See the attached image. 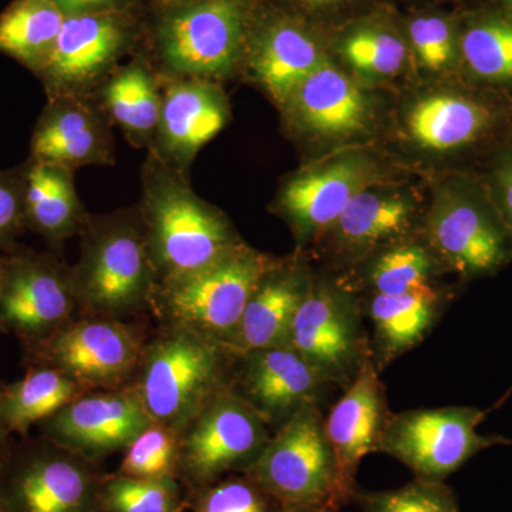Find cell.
Listing matches in <instances>:
<instances>
[{
  "label": "cell",
  "instance_id": "obj_1",
  "mask_svg": "<svg viewBox=\"0 0 512 512\" xmlns=\"http://www.w3.org/2000/svg\"><path fill=\"white\" fill-rule=\"evenodd\" d=\"M244 474L279 512H342L355 495L340 474L320 404L303 407L278 427Z\"/></svg>",
  "mask_w": 512,
  "mask_h": 512
},
{
  "label": "cell",
  "instance_id": "obj_2",
  "mask_svg": "<svg viewBox=\"0 0 512 512\" xmlns=\"http://www.w3.org/2000/svg\"><path fill=\"white\" fill-rule=\"evenodd\" d=\"M144 195L147 251L167 282L200 271L242 242L227 218L165 168H151Z\"/></svg>",
  "mask_w": 512,
  "mask_h": 512
},
{
  "label": "cell",
  "instance_id": "obj_3",
  "mask_svg": "<svg viewBox=\"0 0 512 512\" xmlns=\"http://www.w3.org/2000/svg\"><path fill=\"white\" fill-rule=\"evenodd\" d=\"M227 356L234 355L183 328L154 345L137 392L151 421L173 430L191 423L215 394L228 387Z\"/></svg>",
  "mask_w": 512,
  "mask_h": 512
},
{
  "label": "cell",
  "instance_id": "obj_4",
  "mask_svg": "<svg viewBox=\"0 0 512 512\" xmlns=\"http://www.w3.org/2000/svg\"><path fill=\"white\" fill-rule=\"evenodd\" d=\"M275 264L254 249L238 245L200 271L167 282L165 308L181 328L229 350L249 298Z\"/></svg>",
  "mask_w": 512,
  "mask_h": 512
},
{
  "label": "cell",
  "instance_id": "obj_5",
  "mask_svg": "<svg viewBox=\"0 0 512 512\" xmlns=\"http://www.w3.org/2000/svg\"><path fill=\"white\" fill-rule=\"evenodd\" d=\"M484 410L470 406L434 407L390 414L380 453L396 458L414 477L446 481L481 451L512 446L503 436H484Z\"/></svg>",
  "mask_w": 512,
  "mask_h": 512
},
{
  "label": "cell",
  "instance_id": "obj_6",
  "mask_svg": "<svg viewBox=\"0 0 512 512\" xmlns=\"http://www.w3.org/2000/svg\"><path fill=\"white\" fill-rule=\"evenodd\" d=\"M362 301L340 281L312 275L288 343L333 386L348 387L372 352L363 330Z\"/></svg>",
  "mask_w": 512,
  "mask_h": 512
},
{
  "label": "cell",
  "instance_id": "obj_7",
  "mask_svg": "<svg viewBox=\"0 0 512 512\" xmlns=\"http://www.w3.org/2000/svg\"><path fill=\"white\" fill-rule=\"evenodd\" d=\"M421 237L444 269L461 278L497 274L512 261V237L490 198L468 191L437 195Z\"/></svg>",
  "mask_w": 512,
  "mask_h": 512
},
{
  "label": "cell",
  "instance_id": "obj_8",
  "mask_svg": "<svg viewBox=\"0 0 512 512\" xmlns=\"http://www.w3.org/2000/svg\"><path fill=\"white\" fill-rule=\"evenodd\" d=\"M251 0H190L163 20L165 63L192 77L227 76L248 47Z\"/></svg>",
  "mask_w": 512,
  "mask_h": 512
},
{
  "label": "cell",
  "instance_id": "obj_9",
  "mask_svg": "<svg viewBox=\"0 0 512 512\" xmlns=\"http://www.w3.org/2000/svg\"><path fill=\"white\" fill-rule=\"evenodd\" d=\"M266 426L234 387H225L194 417L180 441V478L192 491L234 471L244 473L271 439Z\"/></svg>",
  "mask_w": 512,
  "mask_h": 512
},
{
  "label": "cell",
  "instance_id": "obj_10",
  "mask_svg": "<svg viewBox=\"0 0 512 512\" xmlns=\"http://www.w3.org/2000/svg\"><path fill=\"white\" fill-rule=\"evenodd\" d=\"M103 480L77 454L35 447L8 457L0 468L5 512H100Z\"/></svg>",
  "mask_w": 512,
  "mask_h": 512
},
{
  "label": "cell",
  "instance_id": "obj_11",
  "mask_svg": "<svg viewBox=\"0 0 512 512\" xmlns=\"http://www.w3.org/2000/svg\"><path fill=\"white\" fill-rule=\"evenodd\" d=\"M153 272L146 239L131 225L116 222L89 238L70 278L74 295L93 311L116 315L146 298Z\"/></svg>",
  "mask_w": 512,
  "mask_h": 512
},
{
  "label": "cell",
  "instance_id": "obj_12",
  "mask_svg": "<svg viewBox=\"0 0 512 512\" xmlns=\"http://www.w3.org/2000/svg\"><path fill=\"white\" fill-rule=\"evenodd\" d=\"M72 278L53 259L18 254L5 259L0 328L37 343L64 326L73 311Z\"/></svg>",
  "mask_w": 512,
  "mask_h": 512
},
{
  "label": "cell",
  "instance_id": "obj_13",
  "mask_svg": "<svg viewBox=\"0 0 512 512\" xmlns=\"http://www.w3.org/2000/svg\"><path fill=\"white\" fill-rule=\"evenodd\" d=\"M376 180L373 161L363 154H346L289 180L279 195V210L301 244L319 241L352 198Z\"/></svg>",
  "mask_w": 512,
  "mask_h": 512
},
{
  "label": "cell",
  "instance_id": "obj_14",
  "mask_svg": "<svg viewBox=\"0 0 512 512\" xmlns=\"http://www.w3.org/2000/svg\"><path fill=\"white\" fill-rule=\"evenodd\" d=\"M235 392L268 424L281 427L303 407L320 404L333 384L291 346L256 349L239 356Z\"/></svg>",
  "mask_w": 512,
  "mask_h": 512
},
{
  "label": "cell",
  "instance_id": "obj_15",
  "mask_svg": "<svg viewBox=\"0 0 512 512\" xmlns=\"http://www.w3.org/2000/svg\"><path fill=\"white\" fill-rule=\"evenodd\" d=\"M46 421L57 447L86 457L126 448L153 423L140 396L128 392L76 397Z\"/></svg>",
  "mask_w": 512,
  "mask_h": 512
},
{
  "label": "cell",
  "instance_id": "obj_16",
  "mask_svg": "<svg viewBox=\"0 0 512 512\" xmlns=\"http://www.w3.org/2000/svg\"><path fill=\"white\" fill-rule=\"evenodd\" d=\"M40 359L79 386L119 382L136 365L138 343L116 322L87 320L62 326L36 343Z\"/></svg>",
  "mask_w": 512,
  "mask_h": 512
},
{
  "label": "cell",
  "instance_id": "obj_17",
  "mask_svg": "<svg viewBox=\"0 0 512 512\" xmlns=\"http://www.w3.org/2000/svg\"><path fill=\"white\" fill-rule=\"evenodd\" d=\"M373 362L372 352L363 360L353 382L325 419V431L335 451L343 481L353 493L363 458L380 453L389 421L386 389Z\"/></svg>",
  "mask_w": 512,
  "mask_h": 512
},
{
  "label": "cell",
  "instance_id": "obj_18",
  "mask_svg": "<svg viewBox=\"0 0 512 512\" xmlns=\"http://www.w3.org/2000/svg\"><path fill=\"white\" fill-rule=\"evenodd\" d=\"M417 238L413 201L373 187L360 191L319 241L340 261L356 264L380 249Z\"/></svg>",
  "mask_w": 512,
  "mask_h": 512
},
{
  "label": "cell",
  "instance_id": "obj_19",
  "mask_svg": "<svg viewBox=\"0 0 512 512\" xmlns=\"http://www.w3.org/2000/svg\"><path fill=\"white\" fill-rule=\"evenodd\" d=\"M126 30L113 12L67 16L40 79L52 97L92 82L123 47Z\"/></svg>",
  "mask_w": 512,
  "mask_h": 512
},
{
  "label": "cell",
  "instance_id": "obj_20",
  "mask_svg": "<svg viewBox=\"0 0 512 512\" xmlns=\"http://www.w3.org/2000/svg\"><path fill=\"white\" fill-rule=\"evenodd\" d=\"M285 106L301 130L328 140L362 136L372 124L369 97L330 60L298 87Z\"/></svg>",
  "mask_w": 512,
  "mask_h": 512
},
{
  "label": "cell",
  "instance_id": "obj_21",
  "mask_svg": "<svg viewBox=\"0 0 512 512\" xmlns=\"http://www.w3.org/2000/svg\"><path fill=\"white\" fill-rule=\"evenodd\" d=\"M249 56L256 79L282 104L330 60L315 30L289 15L275 16L256 29Z\"/></svg>",
  "mask_w": 512,
  "mask_h": 512
},
{
  "label": "cell",
  "instance_id": "obj_22",
  "mask_svg": "<svg viewBox=\"0 0 512 512\" xmlns=\"http://www.w3.org/2000/svg\"><path fill=\"white\" fill-rule=\"evenodd\" d=\"M450 296L430 286L400 295H370L366 305L362 302L363 315L373 326L370 349L379 372L427 338L446 311Z\"/></svg>",
  "mask_w": 512,
  "mask_h": 512
},
{
  "label": "cell",
  "instance_id": "obj_23",
  "mask_svg": "<svg viewBox=\"0 0 512 512\" xmlns=\"http://www.w3.org/2000/svg\"><path fill=\"white\" fill-rule=\"evenodd\" d=\"M312 274L299 264L276 262L259 281L247 303L231 345L234 356L288 343L296 311L311 286Z\"/></svg>",
  "mask_w": 512,
  "mask_h": 512
},
{
  "label": "cell",
  "instance_id": "obj_24",
  "mask_svg": "<svg viewBox=\"0 0 512 512\" xmlns=\"http://www.w3.org/2000/svg\"><path fill=\"white\" fill-rule=\"evenodd\" d=\"M109 157V134L97 114L72 94L52 97L33 131L32 160L72 171Z\"/></svg>",
  "mask_w": 512,
  "mask_h": 512
},
{
  "label": "cell",
  "instance_id": "obj_25",
  "mask_svg": "<svg viewBox=\"0 0 512 512\" xmlns=\"http://www.w3.org/2000/svg\"><path fill=\"white\" fill-rule=\"evenodd\" d=\"M225 97L214 84L191 80L174 84L161 104L158 136L165 153L188 163L227 123Z\"/></svg>",
  "mask_w": 512,
  "mask_h": 512
},
{
  "label": "cell",
  "instance_id": "obj_26",
  "mask_svg": "<svg viewBox=\"0 0 512 512\" xmlns=\"http://www.w3.org/2000/svg\"><path fill=\"white\" fill-rule=\"evenodd\" d=\"M493 124V114L477 100L456 93L421 97L407 113L410 138L424 150L446 153L476 143Z\"/></svg>",
  "mask_w": 512,
  "mask_h": 512
},
{
  "label": "cell",
  "instance_id": "obj_27",
  "mask_svg": "<svg viewBox=\"0 0 512 512\" xmlns=\"http://www.w3.org/2000/svg\"><path fill=\"white\" fill-rule=\"evenodd\" d=\"M80 217L82 208L72 171L30 158L26 164L25 227L59 241L76 231Z\"/></svg>",
  "mask_w": 512,
  "mask_h": 512
},
{
  "label": "cell",
  "instance_id": "obj_28",
  "mask_svg": "<svg viewBox=\"0 0 512 512\" xmlns=\"http://www.w3.org/2000/svg\"><path fill=\"white\" fill-rule=\"evenodd\" d=\"M335 49L353 72L373 80L396 76L409 55L406 36L379 13L340 28Z\"/></svg>",
  "mask_w": 512,
  "mask_h": 512
},
{
  "label": "cell",
  "instance_id": "obj_29",
  "mask_svg": "<svg viewBox=\"0 0 512 512\" xmlns=\"http://www.w3.org/2000/svg\"><path fill=\"white\" fill-rule=\"evenodd\" d=\"M66 18L56 0H13L0 13V53L39 74Z\"/></svg>",
  "mask_w": 512,
  "mask_h": 512
},
{
  "label": "cell",
  "instance_id": "obj_30",
  "mask_svg": "<svg viewBox=\"0 0 512 512\" xmlns=\"http://www.w3.org/2000/svg\"><path fill=\"white\" fill-rule=\"evenodd\" d=\"M357 288L370 295H400L434 286V275L444 272L423 237L380 249L360 261ZM352 292H356V289Z\"/></svg>",
  "mask_w": 512,
  "mask_h": 512
},
{
  "label": "cell",
  "instance_id": "obj_31",
  "mask_svg": "<svg viewBox=\"0 0 512 512\" xmlns=\"http://www.w3.org/2000/svg\"><path fill=\"white\" fill-rule=\"evenodd\" d=\"M79 384L55 367L30 370L19 382L0 389V419L8 431L26 434L37 421L55 416L76 399Z\"/></svg>",
  "mask_w": 512,
  "mask_h": 512
},
{
  "label": "cell",
  "instance_id": "obj_32",
  "mask_svg": "<svg viewBox=\"0 0 512 512\" xmlns=\"http://www.w3.org/2000/svg\"><path fill=\"white\" fill-rule=\"evenodd\" d=\"M458 53L478 79L512 82V20L498 15L470 20L458 33Z\"/></svg>",
  "mask_w": 512,
  "mask_h": 512
},
{
  "label": "cell",
  "instance_id": "obj_33",
  "mask_svg": "<svg viewBox=\"0 0 512 512\" xmlns=\"http://www.w3.org/2000/svg\"><path fill=\"white\" fill-rule=\"evenodd\" d=\"M104 101L113 119L131 133H150L160 123L163 99L153 77L138 64L120 70L110 80Z\"/></svg>",
  "mask_w": 512,
  "mask_h": 512
},
{
  "label": "cell",
  "instance_id": "obj_34",
  "mask_svg": "<svg viewBox=\"0 0 512 512\" xmlns=\"http://www.w3.org/2000/svg\"><path fill=\"white\" fill-rule=\"evenodd\" d=\"M181 485L174 478L151 480L117 474L104 478L100 488V512H183Z\"/></svg>",
  "mask_w": 512,
  "mask_h": 512
},
{
  "label": "cell",
  "instance_id": "obj_35",
  "mask_svg": "<svg viewBox=\"0 0 512 512\" xmlns=\"http://www.w3.org/2000/svg\"><path fill=\"white\" fill-rule=\"evenodd\" d=\"M119 474L136 478H180V440L175 430L151 423L126 447Z\"/></svg>",
  "mask_w": 512,
  "mask_h": 512
},
{
  "label": "cell",
  "instance_id": "obj_36",
  "mask_svg": "<svg viewBox=\"0 0 512 512\" xmlns=\"http://www.w3.org/2000/svg\"><path fill=\"white\" fill-rule=\"evenodd\" d=\"M353 501L363 512H461L456 494L446 481H413L394 490L369 491L357 487Z\"/></svg>",
  "mask_w": 512,
  "mask_h": 512
},
{
  "label": "cell",
  "instance_id": "obj_37",
  "mask_svg": "<svg viewBox=\"0 0 512 512\" xmlns=\"http://www.w3.org/2000/svg\"><path fill=\"white\" fill-rule=\"evenodd\" d=\"M407 45L421 67L441 73L453 66L458 53V33L453 22L440 13H419L406 23Z\"/></svg>",
  "mask_w": 512,
  "mask_h": 512
},
{
  "label": "cell",
  "instance_id": "obj_38",
  "mask_svg": "<svg viewBox=\"0 0 512 512\" xmlns=\"http://www.w3.org/2000/svg\"><path fill=\"white\" fill-rule=\"evenodd\" d=\"M187 504L192 512H279L274 500L244 473L192 490Z\"/></svg>",
  "mask_w": 512,
  "mask_h": 512
},
{
  "label": "cell",
  "instance_id": "obj_39",
  "mask_svg": "<svg viewBox=\"0 0 512 512\" xmlns=\"http://www.w3.org/2000/svg\"><path fill=\"white\" fill-rule=\"evenodd\" d=\"M292 9L293 18L312 28L319 26H343L369 15L370 6L376 0H284ZM313 29V28H312Z\"/></svg>",
  "mask_w": 512,
  "mask_h": 512
},
{
  "label": "cell",
  "instance_id": "obj_40",
  "mask_svg": "<svg viewBox=\"0 0 512 512\" xmlns=\"http://www.w3.org/2000/svg\"><path fill=\"white\" fill-rule=\"evenodd\" d=\"M26 165L0 173V245L25 227Z\"/></svg>",
  "mask_w": 512,
  "mask_h": 512
},
{
  "label": "cell",
  "instance_id": "obj_41",
  "mask_svg": "<svg viewBox=\"0 0 512 512\" xmlns=\"http://www.w3.org/2000/svg\"><path fill=\"white\" fill-rule=\"evenodd\" d=\"M491 190L494 194H491L490 200L512 237V153L501 158L495 165L491 175Z\"/></svg>",
  "mask_w": 512,
  "mask_h": 512
},
{
  "label": "cell",
  "instance_id": "obj_42",
  "mask_svg": "<svg viewBox=\"0 0 512 512\" xmlns=\"http://www.w3.org/2000/svg\"><path fill=\"white\" fill-rule=\"evenodd\" d=\"M66 16L82 13L109 12L121 0H56Z\"/></svg>",
  "mask_w": 512,
  "mask_h": 512
},
{
  "label": "cell",
  "instance_id": "obj_43",
  "mask_svg": "<svg viewBox=\"0 0 512 512\" xmlns=\"http://www.w3.org/2000/svg\"><path fill=\"white\" fill-rule=\"evenodd\" d=\"M6 427L3 426L2 419H0V468L3 467L5 461L8 460V451H6Z\"/></svg>",
  "mask_w": 512,
  "mask_h": 512
},
{
  "label": "cell",
  "instance_id": "obj_44",
  "mask_svg": "<svg viewBox=\"0 0 512 512\" xmlns=\"http://www.w3.org/2000/svg\"><path fill=\"white\" fill-rule=\"evenodd\" d=\"M3 269H5V259L0 258V288H2Z\"/></svg>",
  "mask_w": 512,
  "mask_h": 512
},
{
  "label": "cell",
  "instance_id": "obj_45",
  "mask_svg": "<svg viewBox=\"0 0 512 512\" xmlns=\"http://www.w3.org/2000/svg\"><path fill=\"white\" fill-rule=\"evenodd\" d=\"M165 2L170 3V5H183V3L190 2V0H165Z\"/></svg>",
  "mask_w": 512,
  "mask_h": 512
},
{
  "label": "cell",
  "instance_id": "obj_46",
  "mask_svg": "<svg viewBox=\"0 0 512 512\" xmlns=\"http://www.w3.org/2000/svg\"><path fill=\"white\" fill-rule=\"evenodd\" d=\"M501 2H503L505 6H508V8L512 9V0H501Z\"/></svg>",
  "mask_w": 512,
  "mask_h": 512
},
{
  "label": "cell",
  "instance_id": "obj_47",
  "mask_svg": "<svg viewBox=\"0 0 512 512\" xmlns=\"http://www.w3.org/2000/svg\"><path fill=\"white\" fill-rule=\"evenodd\" d=\"M0 512H5V510H3V508H2V507H0Z\"/></svg>",
  "mask_w": 512,
  "mask_h": 512
}]
</instances>
